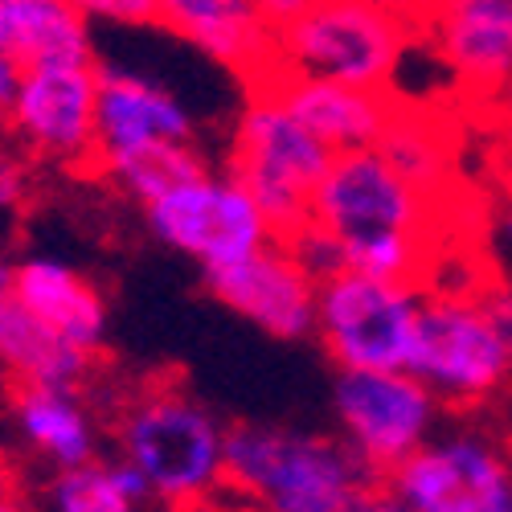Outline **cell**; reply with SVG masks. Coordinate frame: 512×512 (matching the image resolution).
<instances>
[{"instance_id":"cell-6","label":"cell","mask_w":512,"mask_h":512,"mask_svg":"<svg viewBox=\"0 0 512 512\" xmlns=\"http://www.w3.org/2000/svg\"><path fill=\"white\" fill-rule=\"evenodd\" d=\"M406 369L443 406L467 410L512 386V345L472 291H426Z\"/></svg>"},{"instance_id":"cell-17","label":"cell","mask_w":512,"mask_h":512,"mask_svg":"<svg viewBox=\"0 0 512 512\" xmlns=\"http://www.w3.org/2000/svg\"><path fill=\"white\" fill-rule=\"evenodd\" d=\"M13 291L41 324L66 340V345L91 353V357H103L107 300L82 271H74L70 263H58V259H21Z\"/></svg>"},{"instance_id":"cell-4","label":"cell","mask_w":512,"mask_h":512,"mask_svg":"<svg viewBox=\"0 0 512 512\" xmlns=\"http://www.w3.org/2000/svg\"><path fill=\"white\" fill-rule=\"evenodd\" d=\"M414 46L418 25L410 9L381 5V0H316L275 33L271 74L394 91L398 70Z\"/></svg>"},{"instance_id":"cell-26","label":"cell","mask_w":512,"mask_h":512,"mask_svg":"<svg viewBox=\"0 0 512 512\" xmlns=\"http://www.w3.org/2000/svg\"><path fill=\"white\" fill-rule=\"evenodd\" d=\"M472 295L484 304V312L492 316V324L504 332V340L512 345V279H504V275L488 271V275L472 287Z\"/></svg>"},{"instance_id":"cell-2","label":"cell","mask_w":512,"mask_h":512,"mask_svg":"<svg viewBox=\"0 0 512 512\" xmlns=\"http://www.w3.org/2000/svg\"><path fill=\"white\" fill-rule=\"evenodd\" d=\"M111 439L136 463L152 500L168 512H201L226 488V426L181 381H144L115 398Z\"/></svg>"},{"instance_id":"cell-12","label":"cell","mask_w":512,"mask_h":512,"mask_svg":"<svg viewBox=\"0 0 512 512\" xmlns=\"http://www.w3.org/2000/svg\"><path fill=\"white\" fill-rule=\"evenodd\" d=\"M386 484L414 512H512V455L480 431L431 435Z\"/></svg>"},{"instance_id":"cell-7","label":"cell","mask_w":512,"mask_h":512,"mask_svg":"<svg viewBox=\"0 0 512 512\" xmlns=\"http://www.w3.org/2000/svg\"><path fill=\"white\" fill-rule=\"evenodd\" d=\"M422 300L418 283L345 267L320 279L316 336L340 369H406Z\"/></svg>"},{"instance_id":"cell-9","label":"cell","mask_w":512,"mask_h":512,"mask_svg":"<svg viewBox=\"0 0 512 512\" xmlns=\"http://www.w3.org/2000/svg\"><path fill=\"white\" fill-rule=\"evenodd\" d=\"M144 218L164 246L181 250L201 271L238 263L246 254L279 242L263 205L230 168L226 173L205 168L201 177L168 189L164 197L144 205Z\"/></svg>"},{"instance_id":"cell-27","label":"cell","mask_w":512,"mask_h":512,"mask_svg":"<svg viewBox=\"0 0 512 512\" xmlns=\"http://www.w3.org/2000/svg\"><path fill=\"white\" fill-rule=\"evenodd\" d=\"M488 230H492V242L504 254V263H512V189H504V185H500V193L488 209Z\"/></svg>"},{"instance_id":"cell-14","label":"cell","mask_w":512,"mask_h":512,"mask_svg":"<svg viewBox=\"0 0 512 512\" xmlns=\"http://www.w3.org/2000/svg\"><path fill=\"white\" fill-rule=\"evenodd\" d=\"M250 87H267L332 152L373 148L402 103L398 91L349 87V82L304 78V74H267L259 82H250Z\"/></svg>"},{"instance_id":"cell-5","label":"cell","mask_w":512,"mask_h":512,"mask_svg":"<svg viewBox=\"0 0 512 512\" xmlns=\"http://www.w3.org/2000/svg\"><path fill=\"white\" fill-rule=\"evenodd\" d=\"M332 156L336 152L316 140L267 87H250L230 136L226 168L263 205L279 242L312 222V197Z\"/></svg>"},{"instance_id":"cell-18","label":"cell","mask_w":512,"mask_h":512,"mask_svg":"<svg viewBox=\"0 0 512 512\" xmlns=\"http://www.w3.org/2000/svg\"><path fill=\"white\" fill-rule=\"evenodd\" d=\"M9 414L17 422L21 439L41 459H50L54 472L58 467H78V463L95 459L99 422L78 390L17 381V386H9Z\"/></svg>"},{"instance_id":"cell-11","label":"cell","mask_w":512,"mask_h":512,"mask_svg":"<svg viewBox=\"0 0 512 512\" xmlns=\"http://www.w3.org/2000/svg\"><path fill=\"white\" fill-rule=\"evenodd\" d=\"M332 406L345 443L373 476L386 480L435 435L443 402L410 369H340Z\"/></svg>"},{"instance_id":"cell-19","label":"cell","mask_w":512,"mask_h":512,"mask_svg":"<svg viewBox=\"0 0 512 512\" xmlns=\"http://www.w3.org/2000/svg\"><path fill=\"white\" fill-rule=\"evenodd\" d=\"M95 365L99 357L66 345L17 300V291H0V373L9 377V386L33 381V386L82 390L91 386Z\"/></svg>"},{"instance_id":"cell-8","label":"cell","mask_w":512,"mask_h":512,"mask_svg":"<svg viewBox=\"0 0 512 512\" xmlns=\"http://www.w3.org/2000/svg\"><path fill=\"white\" fill-rule=\"evenodd\" d=\"M414 25L463 107L512 111V0H418Z\"/></svg>"},{"instance_id":"cell-3","label":"cell","mask_w":512,"mask_h":512,"mask_svg":"<svg viewBox=\"0 0 512 512\" xmlns=\"http://www.w3.org/2000/svg\"><path fill=\"white\" fill-rule=\"evenodd\" d=\"M349 443L287 426H226V488L254 512H353L377 484Z\"/></svg>"},{"instance_id":"cell-31","label":"cell","mask_w":512,"mask_h":512,"mask_svg":"<svg viewBox=\"0 0 512 512\" xmlns=\"http://www.w3.org/2000/svg\"><path fill=\"white\" fill-rule=\"evenodd\" d=\"M496 177L504 189H512V111L504 115V127H500V140H496Z\"/></svg>"},{"instance_id":"cell-25","label":"cell","mask_w":512,"mask_h":512,"mask_svg":"<svg viewBox=\"0 0 512 512\" xmlns=\"http://www.w3.org/2000/svg\"><path fill=\"white\" fill-rule=\"evenodd\" d=\"M29 189H33V181H29V160H25L21 144L0 140V209H21Z\"/></svg>"},{"instance_id":"cell-13","label":"cell","mask_w":512,"mask_h":512,"mask_svg":"<svg viewBox=\"0 0 512 512\" xmlns=\"http://www.w3.org/2000/svg\"><path fill=\"white\" fill-rule=\"evenodd\" d=\"M205 287L218 304L275 340H304L316 332L320 279L283 242L246 254L238 263L205 271Z\"/></svg>"},{"instance_id":"cell-23","label":"cell","mask_w":512,"mask_h":512,"mask_svg":"<svg viewBox=\"0 0 512 512\" xmlns=\"http://www.w3.org/2000/svg\"><path fill=\"white\" fill-rule=\"evenodd\" d=\"M205 168L209 164L201 160L197 144H144V148H132V152L99 156L91 177L107 181L115 193L132 197L136 205H152L168 189L201 177Z\"/></svg>"},{"instance_id":"cell-22","label":"cell","mask_w":512,"mask_h":512,"mask_svg":"<svg viewBox=\"0 0 512 512\" xmlns=\"http://www.w3.org/2000/svg\"><path fill=\"white\" fill-rule=\"evenodd\" d=\"M41 504L46 512H140L152 504V488L136 463L91 459L78 467H58Z\"/></svg>"},{"instance_id":"cell-32","label":"cell","mask_w":512,"mask_h":512,"mask_svg":"<svg viewBox=\"0 0 512 512\" xmlns=\"http://www.w3.org/2000/svg\"><path fill=\"white\" fill-rule=\"evenodd\" d=\"M17 283V259L9 250H0V291H13Z\"/></svg>"},{"instance_id":"cell-1","label":"cell","mask_w":512,"mask_h":512,"mask_svg":"<svg viewBox=\"0 0 512 512\" xmlns=\"http://www.w3.org/2000/svg\"><path fill=\"white\" fill-rule=\"evenodd\" d=\"M451 193L402 177L377 148L336 152L312 197V222L336 238L349 271L406 279L422 291L443 263Z\"/></svg>"},{"instance_id":"cell-20","label":"cell","mask_w":512,"mask_h":512,"mask_svg":"<svg viewBox=\"0 0 512 512\" xmlns=\"http://www.w3.org/2000/svg\"><path fill=\"white\" fill-rule=\"evenodd\" d=\"M0 46L25 66L99 62L91 21L74 0H0Z\"/></svg>"},{"instance_id":"cell-15","label":"cell","mask_w":512,"mask_h":512,"mask_svg":"<svg viewBox=\"0 0 512 512\" xmlns=\"http://www.w3.org/2000/svg\"><path fill=\"white\" fill-rule=\"evenodd\" d=\"M160 25L238 74L246 87L275 66V25L250 0H160Z\"/></svg>"},{"instance_id":"cell-21","label":"cell","mask_w":512,"mask_h":512,"mask_svg":"<svg viewBox=\"0 0 512 512\" xmlns=\"http://www.w3.org/2000/svg\"><path fill=\"white\" fill-rule=\"evenodd\" d=\"M386 156L402 177H410L414 185L431 189V193H451V168H455V140L447 119H439L435 111H418L410 103H398L390 127L381 132V140L373 144Z\"/></svg>"},{"instance_id":"cell-28","label":"cell","mask_w":512,"mask_h":512,"mask_svg":"<svg viewBox=\"0 0 512 512\" xmlns=\"http://www.w3.org/2000/svg\"><path fill=\"white\" fill-rule=\"evenodd\" d=\"M25 70L29 66L17 54H9L5 46H0V119L9 115V107H13L17 91H21V82H25Z\"/></svg>"},{"instance_id":"cell-10","label":"cell","mask_w":512,"mask_h":512,"mask_svg":"<svg viewBox=\"0 0 512 512\" xmlns=\"http://www.w3.org/2000/svg\"><path fill=\"white\" fill-rule=\"evenodd\" d=\"M0 127L25 156L66 173H91L99 152V62L29 66Z\"/></svg>"},{"instance_id":"cell-34","label":"cell","mask_w":512,"mask_h":512,"mask_svg":"<svg viewBox=\"0 0 512 512\" xmlns=\"http://www.w3.org/2000/svg\"><path fill=\"white\" fill-rule=\"evenodd\" d=\"M381 5H398V9H410V13H414L418 0H381Z\"/></svg>"},{"instance_id":"cell-29","label":"cell","mask_w":512,"mask_h":512,"mask_svg":"<svg viewBox=\"0 0 512 512\" xmlns=\"http://www.w3.org/2000/svg\"><path fill=\"white\" fill-rule=\"evenodd\" d=\"M250 5L254 9H259L275 29H283L287 21H295V17H300L304 9H312L316 5V0H250Z\"/></svg>"},{"instance_id":"cell-33","label":"cell","mask_w":512,"mask_h":512,"mask_svg":"<svg viewBox=\"0 0 512 512\" xmlns=\"http://www.w3.org/2000/svg\"><path fill=\"white\" fill-rule=\"evenodd\" d=\"M5 512H41V508H37V504H33L29 496H21V500H13V504H9Z\"/></svg>"},{"instance_id":"cell-30","label":"cell","mask_w":512,"mask_h":512,"mask_svg":"<svg viewBox=\"0 0 512 512\" xmlns=\"http://www.w3.org/2000/svg\"><path fill=\"white\" fill-rule=\"evenodd\" d=\"M21 496H25V480H21V472H17L13 455L0 451V512H5L13 500H21Z\"/></svg>"},{"instance_id":"cell-16","label":"cell","mask_w":512,"mask_h":512,"mask_svg":"<svg viewBox=\"0 0 512 512\" xmlns=\"http://www.w3.org/2000/svg\"><path fill=\"white\" fill-rule=\"evenodd\" d=\"M144 144H193L189 107L164 87V82L123 70L99 66V156L132 152Z\"/></svg>"},{"instance_id":"cell-24","label":"cell","mask_w":512,"mask_h":512,"mask_svg":"<svg viewBox=\"0 0 512 512\" xmlns=\"http://www.w3.org/2000/svg\"><path fill=\"white\" fill-rule=\"evenodd\" d=\"M74 9L91 25H119V29L160 25V0H74Z\"/></svg>"}]
</instances>
